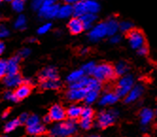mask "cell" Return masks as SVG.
<instances>
[{
  "instance_id": "obj_1",
  "label": "cell",
  "mask_w": 157,
  "mask_h": 137,
  "mask_svg": "<svg viewBox=\"0 0 157 137\" xmlns=\"http://www.w3.org/2000/svg\"><path fill=\"white\" fill-rule=\"evenodd\" d=\"M77 131V124L75 119H70L68 121H60V123L56 124L54 127L50 130L51 136H58L64 137L73 135Z\"/></svg>"
},
{
  "instance_id": "obj_2",
  "label": "cell",
  "mask_w": 157,
  "mask_h": 137,
  "mask_svg": "<svg viewBox=\"0 0 157 137\" xmlns=\"http://www.w3.org/2000/svg\"><path fill=\"white\" fill-rule=\"evenodd\" d=\"M92 75L99 82L110 81L117 76L114 66L110 63H100L98 65H96Z\"/></svg>"
},
{
  "instance_id": "obj_3",
  "label": "cell",
  "mask_w": 157,
  "mask_h": 137,
  "mask_svg": "<svg viewBox=\"0 0 157 137\" xmlns=\"http://www.w3.org/2000/svg\"><path fill=\"white\" fill-rule=\"evenodd\" d=\"M127 33V37L132 48L137 49L140 47H142V45L147 44V38H146L142 30L137 29H132Z\"/></svg>"
},
{
  "instance_id": "obj_4",
  "label": "cell",
  "mask_w": 157,
  "mask_h": 137,
  "mask_svg": "<svg viewBox=\"0 0 157 137\" xmlns=\"http://www.w3.org/2000/svg\"><path fill=\"white\" fill-rule=\"evenodd\" d=\"M134 81L133 77L131 75L123 76L117 83V89H116V95L118 97V98L125 97L127 94L130 92V90L133 86Z\"/></svg>"
},
{
  "instance_id": "obj_5",
  "label": "cell",
  "mask_w": 157,
  "mask_h": 137,
  "mask_svg": "<svg viewBox=\"0 0 157 137\" xmlns=\"http://www.w3.org/2000/svg\"><path fill=\"white\" fill-rule=\"evenodd\" d=\"M59 7V5L54 4V2L51 0H44L39 9V15L48 19L54 18L58 15Z\"/></svg>"
},
{
  "instance_id": "obj_6",
  "label": "cell",
  "mask_w": 157,
  "mask_h": 137,
  "mask_svg": "<svg viewBox=\"0 0 157 137\" xmlns=\"http://www.w3.org/2000/svg\"><path fill=\"white\" fill-rule=\"evenodd\" d=\"M118 115L117 111L116 110H109L108 112H103L101 113H99L98 116V127L105 129L110 126H112Z\"/></svg>"
},
{
  "instance_id": "obj_7",
  "label": "cell",
  "mask_w": 157,
  "mask_h": 137,
  "mask_svg": "<svg viewBox=\"0 0 157 137\" xmlns=\"http://www.w3.org/2000/svg\"><path fill=\"white\" fill-rule=\"evenodd\" d=\"M93 28V27H92ZM107 35V28L105 23H100L96 25L89 32V39L92 42H98V40L104 38Z\"/></svg>"
},
{
  "instance_id": "obj_8",
  "label": "cell",
  "mask_w": 157,
  "mask_h": 137,
  "mask_svg": "<svg viewBox=\"0 0 157 137\" xmlns=\"http://www.w3.org/2000/svg\"><path fill=\"white\" fill-rule=\"evenodd\" d=\"M145 86L143 84H136L132 87L130 92L127 94V96L124 97L125 103H132L136 100H137L144 93Z\"/></svg>"
},
{
  "instance_id": "obj_9",
  "label": "cell",
  "mask_w": 157,
  "mask_h": 137,
  "mask_svg": "<svg viewBox=\"0 0 157 137\" xmlns=\"http://www.w3.org/2000/svg\"><path fill=\"white\" fill-rule=\"evenodd\" d=\"M49 116L51 118V120L53 121H63L66 117V111L61 106L56 104L54 106L51 107V109L49 110Z\"/></svg>"
},
{
  "instance_id": "obj_10",
  "label": "cell",
  "mask_w": 157,
  "mask_h": 137,
  "mask_svg": "<svg viewBox=\"0 0 157 137\" xmlns=\"http://www.w3.org/2000/svg\"><path fill=\"white\" fill-rule=\"evenodd\" d=\"M87 90L85 88L73 89L70 88L68 92L66 93V98L70 101H80L84 99Z\"/></svg>"
},
{
  "instance_id": "obj_11",
  "label": "cell",
  "mask_w": 157,
  "mask_h": 137,
  "mask_svg": "<svg viewBox=\"0 0 157 137\" xmlns=\"http://www.w3.org/2000/svg\"><path fill=\"white\" fill-rule=\"evenodd\" d=\"M22 82H23V79L18 74H8L4 78V83L10 88L18 87Z\"/></svg>"
},
{
  "instance_id": "obj_12",
  "label": "cell",
  "mask_w": 157,
  "mask_h": 137,
  "mask_svg": "<svg viewBox=\"0 0 157 137\" xmlns=\"http://www.w3.org/2000/svg\"><path fill=\"white\" fill-rule=\"evenodd\" d=\"M68 29L72 34H78L81 33L84 28L82 25V22L80 17H74L68 23Z\"/></svg>"
},
{
  "instance_id": "obj_13",
  "label": "cell",
  "mask_w": 157,
  "mask_h": 137,
  "mask_svg": "<svg viewBox=\"0 0 157 137\" xmlns=\"http://www.w3.org/2000/svg\"><path fill=\"white\" fill-rule=\"evenodd\" d=\"M139 116H140L141 124L144 125V126L150 124L154 119V112L151 109H148V108L142 109L139 113Z\"/></svg>"
},
{
  "instance_id": "obj_14",
  "label": "cell",
  "mask_w": 157,
  "mask_h": 137,
  "mask_svg": "<svg viewBox=\"0 0 157 137\" xmlns=\"http://www.w3.org/2000/svg\"><path fill=\"white\" fill-rule=\"evenodd\" d=\"M20 57L16 56L7 62V74H17L19 70Z\"/></svg>"
},
{
  "instance_id": "obj_15",
  "label": "cell",
  "mask_w": 157,
  "mask_h": 137,
  "mask_svg": "<svg viewBox=\"0 0 157 137\" xmlns=\"http://www.w3.org/2000/svg\"><path fill=\"white\" fill-rule=\"evenodd\" d=\"M118 97L116 95V93H112V92H109V93H106L103 95V97L100 98L99 100V105L101 106H106V105H112L116 103V102L118 100Z\"/></svg>"
},
{
  "instance_id": "obj_16",
  "label": "cell",
  "mask_w": 157,
  "mask_h": 137,
  "mask_svg": "<svg viewBox=\"0 0 157 137\" xmlns=\"http://www.w3.org/2000/svg\"><path fill=\"white\" fill-rule=\"evenodd\" d=\"M41 87L44 90H57L61 87V82L58 78L44 79L41 83Z\"/></svg>"
},
{
  "instance_id": "obj_17",
  "label": "cell",
  "mask_w": 157,
  "mask_h": 137,
  "mask_svg": "<svg viewBox=\"0 0 157 137\" xmlns=\"http://www.w3.org/2000/svg\"><path fill=\"white\" fill-rule=\"evenodd\" d=\"M81 20L82 22V25H83V28L85 29H89L93 27V24L95 23V21L97 20V16H96V13H87L83 15H82L81 17Z\"/></svg>"
},
{
  "instance_id": "obj_18",
  "label": "cell",
  "mask_w": 157,
  "mask_h": 137,
  "mask_svg": "<svg viewBox=\"0 0 157 137\" xmlns=\"http://www.w3.org/2000/svg\"><path fill=\"white\" fill-rule=\"evenodd\" d=\"M27 131L30 135H42L47 131V129L43 124H40L39 122L35 125H32V126H28Z\"/></svg>"
},
{
  "instance_id": "obj_19",
  "label": "cell",
  "mask_w": 157,
  "mask_h": 137,
  "mask_svg": "<svg viewBox=\"0 0 157 137\" xmlns=\"http://www.w3.org/2000/svg\"><path fill=\"white\" fill-rule=\"evenodd\" d=\"M30 87L28 84H24V85H19L18 88L16 89V91L14 92L15 97H17V99H24L26 98L28 96H29L30 94Z\"/></svg>"
},
{
  "instance_id": "obj_20",
  "label": "cell",
  "mask_w": 157,
  "mask_h": 137,
  "mask_svg": "<svg viewBox=\"0 0 157 137\" xmlns=\"http://www.w3.org/2000/svg\"><path fill=\"white\" fill-rule=\"evenodd\" d=\"M73 14V6L72 4H65L62 7H59L58 17L60 18H68Z\"/></svg>"
},
{
  "instance_id": "obj_21",
  "label": "cell",
  "mask_w": 157,
  "mask_h": 137,
  "mask_svg": "<svg viewBox=\"0 0 157 137\" xmlns=\"http://www.w3.org/2000/svg\"><path fill=\"white\" fill-rule=\"evenodd\" d=\"M41 78L42 81L44 79H51V78H58V74L56 68L49 66L44 68V69L41 72Z\"/></svg>"
},
{
  "instance_id": "obj_22",
  "label": "cell",
  "mask_w": 157,
  "mask_h": 137,
  "mask_svg": "<svg viewBox=\"0 0 157 137\" xmlns=\"http://www.w3.org/2000/svg\"><path fill=\"white\" fill-rule=\"evenodd\" d=\"M85 13H87V11L83 0H81L73 5V15H75V17H81Z\"/></svg>"
},
{
  "instance_id": "obj_23",
  "label": "cell",
  "mask_w": 157,
  "mask_h": 137,
  "mask_svg": "<svg viewBox=\"0 0 157 137\" xmlns=\"http://www.w3.org/2000/svg\"><path fill=\"white\" fill-rule=\"evenodd\" d=\"M82 111V108L81 106L73 105V106L69 107L68 110L66 111V116H68L70 119H75L76 120L77 118L81 117Z\"/></svg>"
},
{
  "instance_id": "obj_24",
  "label": "cell",
  "mask_w": 157,
  "mask_h": 137,
  "mask_svg": "<svg viewBox=\"0 0 157 137\" xmlns=\"http://www.w3.org/2000/svg\"><path fill=\"white\" fill-rule=\"evenodd\" d=\"M115 72L117 76H124L127 74V72L130 70V66L126 62H118L116 65H115Z\"/></svg>"
},
{
  "instance_id": "obj_25",
  "label": "cell",
  "mask_w": 157,
  "mask_h": 137,
  "mask_svg": "<svg viewBox=\"0 0 157 137\" xmlns=\"http://www.w3.org/2000/svg\"><path fill=\"white\" fill-rule=\"evenodd\" d=\"M83 1H84V5H85V9L87 13H98L100 6L97 1H95V0H83Z\"/></svg>"
},
{
  "instance_id": "obj_26",
  "label": "cell",
  "mask_w": 157,
  "mask_h": 137,
  "mask_svg": "<svg viewBox=\"0 0 157 137\" xmlns=\"http://www.w3.org/2000/svg\"><path fill=\"white\" fill-rule=\"evenodd\" d=\"M105 24L107 28V35H114L118 30V23L116 19H110Z\"/></svg>"
},
{
  "instance_id": "obj_27",
  "label": "cell",
  "mask_w": 157,
  "mask_h": 137,
  "mask_svg": "<svg viewBox=\"0 0 157 137\" xmlns=\"http://www.w3.org/2000/svg\"><path fill=\"white\" fill-rule=\"evenodd\" d=\"M98 97V91L96 90H87L84 100L86 104H92Z\"/></svg>"
},
{
  "instance_id": "obj_28",
  "label": "cell",
  "mask_w": 157,
  "mask_h": 137,
  "mask_svg": "<svg viewBox=\"0 0 157 137\" xmlns=\"http://www.w3.org/2000/svg\"><path fill=\"white\" fill-rule=\"evenodd\" d=\"M83 76H84V73H83L82 69V70H76V71H73L72 73H70L68 76H67L66 81L69 83H73V82H78V79H81Z\"/></svg>"
},
{
  "instance_id": "obj_29",
  "label": "cell",
  "mask_w": 157,
  "mask_h": 137,
  "mask_svg": "<svg viewBox=\"0 0 157 137\" xmlns=\"http://www.w3.org/2000/svg\"><path fill=\"white\" fill-rule=\"evenodd\" d=\"M100 88H101V82H99L98 79H97L96 78H89L87 86H86V90H96V91H99Z\"/></svg>"
},
{
  "instance_id": "obj_30",
  "label": "cell",
  "mask_w": 157,
  "mask_h": 137,
  "mask_svg": "<svg viewBox=\"0 0 157 137\" xmlns=\"http://www.w3.org/2000/svg\"><path fill=\"white\" fill-rule=\"evenodd\" d=\"M88 81H89V78H87V77H84V76H83L81 79H78V82H73V83H70V88H73V89L85 88V89H86V86H87Z\"/></svg>"
},
{
  "instance_id": "obj_31",
  "label": "cell",
  "mask_w": 157,
  "mask_h": 137,
  "mask_svg": "<svg viewBox=\"0 0 157 137\" xmlns=\"http://www.w3.org/2000/svg\"><path fill=\"white\" fill-rule=\"evenodd\" d=\"M20 125V121L18 119H13V120H10V122H8L5 126V131L6 132H10L14 131L18 126Z\"/></svg>"
},
{
  "instance_id": "obj_32",
  "label": "cell",
  "mask_w": 157,
  "mask_h": 137,
  "mask_svg": "<svg viewBox=\"0 0 157 137\" xmlns=\"http://www.w3.org/2000/svg\"><path fill=\"white\" fill-rule=\"evenodd\" d=\"M26 24H27L26 17L24 15H20L18 16L17 20L14 23V28L18 29H24L26 28Z\"/></svg>"
},
{
  "instance_id": "obj_33",
  "label": "cell",
  "mask_w": 157,
  "mask_h": 137,
  "mask_svg": "<svg viewBox=\"0 0 157 137\" xmlns=\"http://www.w3.org/2000/svg\"><path fill=\"white\" fill-rule=\"evenodd\" d=\"M95 67H96V64L94 62H89L82 66V71L86 75H92L94 72Z\"/></svg>"
},
{
  "instance_id": "obj_34",
  "label": "cell",
  "mask_w": 157,
  "mask_h": 137,
  "mask_svg": "<svg viewBox=\"0 0 157 137\" xmlns=\"http://www.w3.org/2000/svg\"><path fill=\"white\" fill-rule=\"evenodd\" d=\"M132 29H133V25L129 21H122L118 24V29H120L123 32H128Z\"/></svg>"
},
{
  "instance_id": "obj_35",
  "label": "cell",
  "mask_w": 157,
  "mask_h": 137,
  "mask_svg": "<svg viewBox=\"0 0 157 137\" xmlns=\"http://www.w3.org/2000/svg\"><path fill=\"white\" fill-rule=\"evenodd\" d=\"M12 6L15 11H17V13H21V11L23 10L25 8V3H24L23 0H13V1L12 2Z\"/></svg>"
},
{
  "instance_id": "obj_36",
  "label": "cell",
  "mask_w": 157,
  "mask_h": 137,
  "mask_svg": "<svg viewBox=\"0 0 157 137\" xmlns=\"http://www.w3.org/2000/svg\"><path fill=\"white\" fill-rule=\"evenodd\" d=\"M94 115V112L90 107H85L82 109V115L81 117L82 118H92Z\"/></svg>"
},
{
  "instance_id": "obj_37",
  "label": "cell",
  "mask_w": 157,
  "mask_h": 137,
  "mask_svg": "<svg viewBox=\"0 0 157 137\" xmlns=\"http://www.w3.org/2000/svg\"><path fill=\"white\" fill-rule=\"evenodd\" d=\"M81 127L83 130H89L92 127V118H82Z\"/></svg>"
},
{
  "instance_id": "obj_38",
  "label": "cell",
  "mask_w": 157,
  "mask_h": 137,
  "mask_svg": "<svg viewBox=\"0 0 157 137\" xmlns=\"http://www.w3.org/2000/svg\"><path fill=\"white\" fill-rule=\"evenodd\" d=\"M150 52V48H149V45L148 44H146L142 47H140L139 48H137V54L140 56H147Z\"/></svg>"
},
{
  "instance_id": "obj_39",
  "label": "cell",
  "mask_w": 157,
  "mask_h": 137,
  "mask_svg": "<svg viewBox=\"0 0 157 137\" xmlns=\"http://www.w3.org/2000/svg\"><path fill=\"white\" fill-rule=\"evenodd\" d=\"M7 74V62L0 60V78H3Z\"/></svg>"
},
{
  "instance_id": "obj_40",
  "label": "cell",
  "mask_w": 157,
  "mask_h": 137,
  "mask_svg": "<svg viewBox=\"0 0 157 137\" xmlns=\"http://www.w3.org/2000/svg\"><path fill=\"white\" fill-rule=\"evenodd\" d=\"M40 120H39V117L35 115H33V116H30L28 117V120L26 122V124L28 125V126H32V125H35L37 123H39Z\"/></svg>"
},
{
  "instance_id": "obj_41",
  "label": "cell",
  "mask_w": 157,
  "mask_h": 137,
  "mask_svg": "<svg viewBox=\"0 0 157 137\" xmlns=\"http://www.w3.org/2000/svg\"><path fill=\"white\" fill-rule=\"evenodd\" d=\"M50 29H51V24L50 23H47V24H44L43 26H41L39 28L38 33L39 34H44V33H47Z\"/></svg>"
},
{
  "instance_id": "obj_42",
  "label": "cell",
  "mask_w": 157,
  "mask_h": 137,
  "mask_svg": "<svg viewBox=\"0 0 157 137\" xmlns=\"http://www.w3.org/2000/svg\"><path fill=\"white\" fill-rule=\"evenodd\" d=\"M4 97L8 100H10V101H13V102H16L18 99L17 97H15L14 93H12V92H6L4 94Z\"/></svg>"
},
{
  "instance_id": "obj_43",
  "label": "cell",
  "mask_w": 157,
  "mask_h": 137,
  "mask_svg": "<svg viewBox=\"0 0 157 137\" xmlns=\"http://www.w3.org/2000/svg\"><path fill=\"white\" fill-rule=\"evenodd\" d=\"M44 1V0H32V1H31V6H32V8L34 9V10H39Z\"/></svg>"
},
{
  "instance_id": "obj_44",
  "label": "cell",
  "mask_w": 157,
  "mask_h": 137,
  "mask_svg": "<svg viewBox=\"0 0 157 137\" xmlns=\"http://www.w3.org/2000/svg\"><path fill=\"white\" fill-rule=\"evenodd\" d=\"M10 31L5 27H0V38H6L9 36Z\"/></svg>"
},
{
  "instance_id": "obj_45",
  "label": "cell",
  "mask_w": 157,
  "mask_h": 137,
  "mask_svg": "<svg viewBox=\"0 0 157 137\" xmlns=\"http://www.w3.org/2000/svg\"><path fill=\"white\" fill-rule=\"evenodd\" d=\"M120 36L119 35H116V34H114V35H112V37H111V39H110V42L112 43V44H117V43H119L120 42Z\"/></svg>"
},
{
  "instance_id": "obj_46",
  "label": "cell",
  "mask_w": 157,
  "mask_h": 137,
  "mask_svg": "<svg viewBox=\"0 0 157 137\" xmlns=\"http://www.w3.org/2000/svg\"><path fill=\"white\" fill-rule=\"evenodd\" d=\"M30 54V50L29 48H24L20 51V57H23V58H26Z\"/></svg>"
},
{
  "instance_id": "obj_47",
  "label": "cell",
  "mask_w": 157,
  "mask_h": 137,
  "mask_svg": "<svg viewBox=\"0 0 157 137\" xmlns=\"http://www.w3.org/2000/svg\"><path fill=\"white\" fill-rule=\"evenodd\" d=\"M28 117H29V116L27 115V113H22L18 120L20 121V123H26L28 120Z\"/></svg>"
},
{
  "instance_id": "obj_48",
  "label": "cell",
  "mask_w": 157,
  "mask_h": 137,
  "mask_svg": "<svg viewBox=\"0 0 157 137\" xmlns=\"http://www.w3.org/2000/svg\"><path fill=\"white\" fill-rule=\"evenodd\" d=\"M43 121L46 123V124H48V123H49L50 121H51V118H50V116H49V115L48 116H46L44 118H43Z\"/></svg>"
},
{
  "instance_id": "obj_49",
  "label": "cell",
  "mask_w": 157,
  "mask_h": 137,
  "mask_svg": "<svg viewBox=\"0 0 157 137\" xmlns=\"http://www.w3.org/2000/svg\"><path fill=\"white\" fill-rule=\"evenodd\" d=\"M4 50H5V45H4V44L1 41H0V55H1L4 52Z\"/></svg>"
},
{
  "instance_id": "obj_50",
  "label": "cell",
  "mask_w": 157,
  "mask_h": 137,
  "mask_svg": "<svg viewBox=\"0 0 157 137\" xmlns=\"http://www.w3.org/2000/svg\"><path fill=\"white\" fill-rule=\"evenodd\" d=\"M64 1L66 3H68V4H75L78 1H81V0H64Z\"/></svg>"
},
{
  "instance_id": "obj_51",
  "label": "cell",
  "mask_w": 157,
  "mask_h": 137,
  "mask_svg": "<svg viewBox=\"0 0 157 137\" xmlns=\"http://www.w3.org/2000/svg\"><path fill=\"white\" fill-rule=\"evenodd\" d=\"M8 116H9V112L8 111H6L3 115H2V118H7L8 117Z\"/></svg>"
},
{
  "instance_id": "obj_52",
  "label": "cell",
  "mask_w": 157,
  "mask_h": 137,
  "mask_svg": "<svg viewBox=\"0 0 157 137\" xmlns=\"http://www.w3.org/2000/svg\"><path fill=\"white\" fill-rule=\"evenodd\" d=\"M29 41L30 42H36L37 40H36V38H31V39H29Z\"/></svg>"
},
{
  "instance_id": "obj_53",
  "label": "cell",
  "mask_w": 157,
  "mask_h": 137,
  "mask_svg": "<svg viewBox=\"0 0 157 137\" xmlns=\"http://www.w3.org/2000/svg\"><path fill=\"white\" fill-rule=\"evenodd\" d=\"M85 53H87V49L85 48V49H82V54H85Z\"/></svg>"
},
{
  "instance_id": "obj_54",
  "label": "cell",
  "mask_w": 157,
  "mask_h": 137,
  "mask_svg": "<svg viewBox=\"0 0 157 137\" xmlns=\"http://www.w3.org/2000/svg\"><path fill=\"white\" fill-rule=\"evenodd\" d=\"M7 1H9V2H13V0H7Z\"/></svg>"
},
{
  "instance_id": "obj_55",
  "label": "cell",
  "mask_w": 157,
  "mask_h": 137,
  "mask_svg": "<svg viewBox=\"0 0 157 137\" xmlns=\"http://www.w3.org/2000/svg\"><path fill=\"white\" fill-rule=\"evenodd\" d=\"M51 1H53V2H55V1H56V0H51Z\"/></svg>"
},
{
  "instance_id": "obj_56",
  "label": "cell",
  "mask_w": 157,
  "mask_h": 137,
  "mask_svg": "<svg viewBox=\"0 0 157 137\" xmlns=\"http://www.w3.org/2000/svg\"><path fill=\"white\" fill-rule=\"evenodd\" d=\"M2 1H3V0H0V3H1V2H2Z\"/></svg>"
}]
</instances>
